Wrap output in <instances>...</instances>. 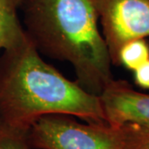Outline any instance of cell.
I'll return each instance as SVG.
<instances>
[{"label": "cell", "mask_w": 149, "mask_h": 149, "mask_svg": "<svg viewBox=\"0 0 149 149\" xmlns=\"http://www.w3.org/2000/svg\"><path fill=\"white\" fill-rule=\"evenodd\" d=\"M51 114L107 123L100 97L47 63L27 37L0 56V121L28 131L40 118Z\"/></svg>", "instance_id": "1"}, {"label": "cell", "mask_w": 149, "mask_h": 149, "mask_svg": "<svg viewBox=\"0 0 149 149\" xmlns=\"http://www.w3.org/2000/svg\"><path fill=\"white\" fill-rule=\"evenodd\" d=\"M24 29L41 55L71 65L76 82L100 95L112 61L92 0H22Z\"/></svg>", "instance_id": "2"}, {"label": "cell", "mask_w": 149, "mask_h": 149, "mask_svg": "<svg viewBox=\"0 0 149 149\" xmlns=\"http://www.w3.org/2000/svg\"><path fill=\"white\" fill-rule=\"evenodd\" d=\"M140 125L77 122L70 115L51 114L40 118L28 130L34 149H129Z\"/></svg>", "instance_id": "3"}, {"label": "cell", "mask_w": 149, "mask_h": 149, "mask_svg": "<svg viewBox=\"0 0 149 149\" xmlns=\"http://www.w3.org/2000/svg\"><path fill=\"white\" fill-rule=\"evenodd\" d=\"M113 65L123 46L149 37V0H92Z\"/></svg>", "instance_id": "4"}, {"label": "cell", "mask_w": 149, "mask_h": 149, "mask_svg": "<svg viewBox=\"0 0 149 149\" xmlns=\"http://www.w3.org/2000/svg\"><path fill=\"white\" fill-rule=\"evenodd\" d=\"M100 97L108 123L149 128V94L136 91L126 80L113 79Z\"/></svg>", "instance_id": "5"}, {"label": "cell", "mask_w": 149, "mask_h": 149, "mask_svg": "<svg viewBox=\"0 0 149 149\" xmlns=\"http://www.w3.org/2000/svg\"><path fill=\"white\" fill-rule=\"evenodd\" d=\"M16 0H0V51L19 47L27 40L17 9Z\"/></svg>", "instance_id": "6"}, {"label": "cell", "mask_w": 149, "mask_h": 149, "mask_svg": "<svg viewBox=\"0 0 149 149\" xmlns=\"http://www.w3.org/2000/svg\"><path fill=\"white\" fill-rule=\"evenodd\" d=\"M149 60V45L145 39H135L123 46L118 53L119 65L135 70Z\"/></svg>", "instance_id": "7"}, {"label": "cell", "mask_w": 149, "mask_h": 149, "mask_svg": "<svg viewBox=\"0 0 149 149\" xmlns=\"http://www.w3.org/2000/svg\"><path fill=\"white\" fill-rule=\"evenodd\" d=\"M27 133L0 121V149H32Z\"/></svg>", "instance_id": "8"}, {"label": "cell", "mask_w": 149, "mask_h": 149, "mask_svg": "<svg viewBox=\"0 0 149 149\" xmlns=\"http://www.w3.org/2000/svg\"><path fill=\"white\" fill-rule=\"evenodd\" d=\"M135 84L139 87L149 90V60L133 70Z\"/></svg>", "instance_id": "9"}, {"label": "cell", "mask_w": 149, "mask_h": 149, "mask_svg": "<svg viewBox=\"0 0 149 149\" xmlns=\"http://www.w3.org/2000/svg\"><path fill=\"white\" fill-rule=\"evenodd\" d=\"M129 149H149V128L141 126L136 139Z\"/></svg>", "instance_id": "10"}, {"label": "cell", "mask_w": 149, "mask_h": 149, "mask_svg": "<svg viewBox=\"0 0 149 149\" xmlns=\"http://www.w3.org/2000/svg\"><path fill=\"white\" fill-rule=\"evenodd\" d=\"M17 1V3L20 5V3H21V2H22V0H16Z\"/></svg>", "instance_id": "11"}]
</instances>
